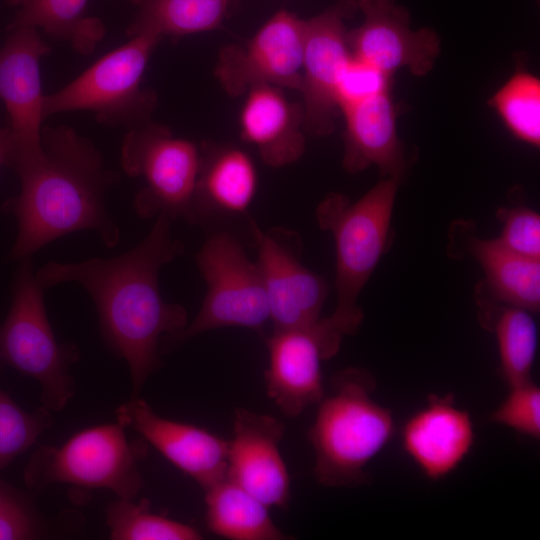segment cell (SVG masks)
<instances>
[{"label": "cell", "instance_id": "28", "mask_svg": "<svg viewBox=\"0 0 540 540\" xmlns=\"http://www.w3.org/2000/svg\"><path fill=\"white\" fill-rule=\"evenodd\" d=\"M488 105L520 141L540 145V80L532 73L516 72L489 98Z\"/></svg>", "mask_w": 540, "mask_h": 540}, {"label": "cell", "instance_id": "2", "mask_svg": "<svg viewBox=\"0 0 540 540\" xmlns=\"http://www.w3.org/2000/svg\"><path fill=\"white\" fill-rule=\"evenodd\" d=\"M41 146L38 160L15 169L20 192L2 205L18 224L10 258H31L51 241L80 230H96L106 246H116L120 230L104 199L119 174L105 166L90 139L69 126H43Z\"/></svg>", "mask_w": 540, "mask_h": 540}, {"label": "cell", "instance_id": "15", "mask_svg": "<svg viewBox=\"0 0 540 540\" xmlns=\"http://www.w3.org/2000/svg\"><path fill=\"white\" fill-rule=\"evenodd\" d=\"M363 23L347 32L351 55L393 76L407 68L423 77L434 67L441 51L439 35L430 28L414 31L409 12L395 0H356Z\"/></svg>", "mask_w": 540, "mask_h": 540}, {"label": "cell", "instance_id": "10", "mask_svg": "<svg viewBox=\"0 0 540 540\" xmlns=\"http://www.w3.org/2000/svg\"><path fill=\"white\" fill-rule=\"evenodd\" d=\"M343 338L327 317L307 326L273 329L267 338L266 391L286 417H298L322 399L321 364L337 354Z\"/></svg>", "mask_w": 540, "mask_h": 540}, {"label": "cell", "instance_id": "27", "mask_svg": "<svg viewBox=\"0 0 540 540\" xmlns=\"http://www.w3.org/2000/svg\"><path fill=\"white\" fill-rule=\"evenodd\" d=\"M106 523L112 540H200L195 527L151 511L147 499L117 498L109 503Z\"/></svg>", "mask_w": 540, "mask_h": 540}, {"label": "cell", "instance_id": "7", "mask_svg": "<svg viewBox=\"0 0 540 540\" xmlns=\"http://www.w3.org/2000/svg\"><path fill=\"white\" fill-rule=\"evenodd\" d=\"M161 40L149 32L130 37L72 82L45 95L44 118L67 111H92L99 123L126 131L151 121L157 95L142 87V79Z\"/></svg>", "mask_w": 540, "mask_h": 540}, {"label": "cell", "instance_id": "31", "mask_svg": "<svg viewBox=\"0 0 540 540\" xmlns=\"http://www.w3.org/2000/svg\"><path fill=\"white\" fill-rule=\"evenodd\" d=\"M491 422L538 440L540 438V389L532 381L509 386L501 404L490 414Z\"/></svg>", "mask_w": 540, "mask_h": 540}, {"label": "cell", "instance_id": "18", "mask_svg": "<svg viewBox=\"0 0 540 540\" xmlns=\"http://www.w3.org/2000/svg\"><path fill=\"white\" fill-rule=\"evenodd\" d=\"M475 442L470 414L455 404L452 394H431L425 406L404 423L401 444L407 456L430 480L454 472Z\"/></svg>", "mask_w": 540, "mask_h": 540}, {"label": "cell", "instance_id": "19", "mask_svg": "<svg viewBox=\"0 0 540 540\" xmlns=\"http://www.w3.org/2000/svg\"><path fill=\"white\" fill-rule=\"evenodd\" d=\"M246 95L239 118L242 139L270 167L298 161L305 152L301 103L289 101L281 88L266 84L250 88Z\"/></svg>", "mask_w": 540, "mask_h": 540}, {"label": "cell", "instance_id": "32", "mask_svg": "<svg viewBox=\"0 0 540 540\" xmlns=\"http://www.w3.org/2000/svg\"><path fill=\"white\" fill-rule=\"evenodd\" d=\"M497 216L502 222L496 238L507 249L533 259H540V215L525 206L501 208Z\"/></svg>", "mask_w": 540, "mask_h": 540}, {"label": "cell", "instance_id": "13", "mask_svg": "<svg viewBox=\"0 0 540 540\" xmlns=\"http://www.w3.org/2000/svg\"><path fill=\"white\" fill-rule=\"evenodd\" d=\"M356 0H339L319 15L304 20L302 80L303 128L313 136H327L335 129L339 110L337 85L351 58L345 19L355 12Z\"/></svg>", "mask_w": 540, "mask_h": 540}, {"label": "cell", "instance_id": "22", "mask_svg": "<svg viewBox=\"0 0 540 540\" xmlns=\"http://www.w3.org/2000/svg\"><path fill=\"white\" fill-rule=\"evenodd\" d=\"M470 253L485 273L495 302L536 313L540 307V259L519 255L495 239L473 237Z\"/></svg>", "mask_w": 540, "mask_h": 540}, {"label": "cell", "instance_id": "9", "mask_svg": "<svg viewBox=\"0 0 540 540\" xmlns=\"http://www.w3.org/2000/svg\"><path fill=\"white\" fill-rule=\"evenodd\" d=\"M200 160V147L152 120L127 130L121 166L127 175L144 182L134 199L137 214L152 218L164 213L171 220L192 223Z\"/></svg>", "mask_w": 540, "mask_h": 540}, {"label": "cell", "instance_id": "34", "mask_svg": "<svg viewBox=\"0 0 540 540\" xmlns=\"http://www.w3.org/2000/svg\"><path fill=\"white\" fill-rule=\"evenodd\" d=\"M16 156L13 136L9 127L0 128V167L12 168Z\"/></svg>", "mask_w": 540, "mask_h": 540}, {"label": "cell", "instance_id": "11", "mask_svg": "<svg viewBox=\"0 0 540 540\" xmlns=\"http://www.w3.org/2000/svg\"><path fill=\"white\" fill-rule=\"evenodd\" d=\"M304 37V20L281 10L245 44L224 47L219 53L215 76L233 97L262 84L299 91Z\"/></svg>", "mask_w": 540, "mask_h": 540}, {"label": "cell", "instance_id": "8", "mask_svg": "<svg viewBox=\"0 0 540 540\" xmlns=\"http://www.w3.org/2000/svg\"><path fill=\"white\" fill-rule=\"evenodd\" d=\"M207 291L196 317L181 331L164 336L160 353L204 332L243 327L260 332L270 320L268 298L257 263L232 233L212 234L196 255Z\"/></svg>", "mask_w": 540, "mask_h": 540}, {"label": "cell", "instance_id": "21", "mask_svg": "<svg viewBox=\"0 0 540 540\" xmlns=\"http://www.w3.org/2000/svg\"><path fill=\"white\" fill-rule=\"evenodd\" d=\"M193 198L192 223L218 216L248 214L258 186L256 166L235 146L204 143Z\"/></svg>", "mask_w": 540, "mask_h": 540}, {"label": "cell", "instance_id": "24", "mask_svg": "<svg viewBox=\"0 0 540 540\" xmlns=\"http://www.w3.org/2000/svg\"><path fill=\"white\" fill-rule=\"evenodd\" d=\"M18 8L7 27L41 28L49 37L68 42L80 54H90L105 35L101 19L86 15L88 0H5Z\"/></svg>", "mask_w": 540, "mask_h": 540}, {"label": "cell", "instance_id": "14", "mask_svg": "<svg viewBox=\"0 0 540 540\" xmlns=\"http://www.w3.org/2000/svg\"><path fill=\"white\" fill-rule=\"evenodd\" d=\"M8 32L0 49V99L10 118L8 127L16 149L12 166L15 170L42 155L45 95L41 87L40 60L51 48L36 28L20 27Z\"/></svg>", "mask_w": 540, "mask_h": 540}, {"label": "cell", "instance_id": "5", "mask_svg": "<svg viewBox=\"0 0 540 540\" xmlns=\"http://www.w3.org/2000/svg\"><path fill=\"white\" fill-rule=\"evenodd\" d=\"M44 290L33 272L31 258L20 260L11 306L0 323V363L36 380L42 406L60 412L75 395L71 368L80 353L76 345L57 340L47 315Z\"/></svg>", "mask_w": 540, "mask_h": 540}, {"label": "cell", "instance_id": "16", "mask_svg": "<svg viewBox=\"0 0 540 540\" xmlns=\"http://www.w3.org/2000/svg\"><path fill=\"white\" fill-rule=\"evenodd\" d=\"M116 421L139 433L203 491L227 476L229 440L199 426L159 416L141 396L116 411Z\"/></svg>", "mask_w": 540, "mask_h": 540}, {"label": "cell", "instance_id": "4", "mask_svg": "<svg viewBox=\"0 0 540 540\" xmlns=\"http://www.w3.org/2000/svg\"><path fill=\"white\" fill-rule=\"evenodd\" d=\"M399 182L382 178L354 203L330 193L316 209L318 225L333 235L336 251L337 304L328 319L344 336L355 334L363 321L357 300L388 247Z\"/></svg>", "mask_w": 540, "mask_h": 540}, {"label": "cell", "instance_id": "17", "mask_svg": "<svg viewBox=\"0 0 540 540\" xmlns=\"http://www.w3.org/2000/svg\"><path fill=\"white\" fill-rule=\"evenodd\" d=\"M284 423L268 414L237 408L229 440L227 477L268 507H288L290 476L280 452Z\"/></svg>", "mask_w": 540, "mask_h": 540}, {"label": "cell", "instance_id": "20", "mask_svg": "<svg viewBox=\"0 0 540 540\" xmlns=\"http://www.w3.org/2000/svg\"><path fill=\"white\" fill-rule=\"evenodd\" d=\"M390 92L340 110L346 122L342 164L347 172L355 174L376 166L382 178L401 177L404 150L397 135V113Z\"/></svg>", "mask_w": 540, "mask_h": 540}, {"label": "cell", "instance_id": "1", "mask_svg": "<svg viewBox=\"0 0 540 540\" xmlns=\"http://www.w3.org/2000/svg\"><path fill=\"white\" fill-rule=\"evenodd\" d=\"M171 219L161 213L135 248L109 259L78 263L49 262L35 274L46 289L77 282L89 293L107 347L128 365L131 397H139L161 365L160 341L188 324L186 309L166 302L160 293V269L182 254L184 245L171 236Z\"/></svg>", "mask_w": 540, "mask_h": 540}, {"label": "cell", "instance_id": "6", "mask_svg": "<svg viewBox=\"0 0 540 540\" xmlns=\"http://www.w3.org/2000/svg\"><path fill=\"white\" fill-rule=\"evenodd\" d=\"M126 429L118 421L99 424L78 431L60 446H39L24 467L26 488L36 496L64 483L134 499L144 485L139 463L146 446L132 442Z\"/></svg>", "mask_w": 540, "mask_h": 540}, {"label": "cell", "instance_id": "30", "mask_svg": "<svg viewBox=\"0 0 540 540\" xmlns=\"http://www.w3.org/2000/svg\"><path fill=\"white\" fill-rule=\"evenodd\" d=\"M30 491L0 479V540L43 539L54 535L49 520L38 510Z\"/></svg>", "mask_w": 540, "mask_h": 540}, {"label": "cell", "instance_id": "12", "mask_svg": "<svg viewBox=\"0 0 540 540\" xmlns=\"http://www.w3.org/2000/svg\"><path fill=\"white\" fill-rule=\"evenodd\" d=\"M248 222L274 329L302 327L318 321L328 285L300 261V238L281 228L264 231L252 217Z\"/></svg>", "mask_w": 540, "mask_h": 540}, {"label": "cell", "instance_id": "3", "mask_svg": "<svg viewBox=\"0 0 540 540\" xmlns=\"http://www.w3.org/2000/svg\"><path fill=\"white\" fill-rule=\"evenodd\" d=\"M330 392L318 402L308 431L317 482L329 488L367 482V465L395 433L391 411L373 398L375 380L366 370L346 368L334 374Z\"/></svg>", "mask_w": 540, "mask_h": 540}, {"label": "cell", "instance_id": "23", "mask_svg": "<svg viewBox=\"0 0 540 540\" xmlns=\"http://www.w3.org/2000/svg\"><path fill=\"white\" fill-rule=\"evenodd\" d=\"M207 529L231 540H285L268 506L227 476L204 491Z\"/></svg>", "mask_w": 540, "mask_h": 540}, {"label": "cell", "instance_id": "26", "mask_svg": "<svg viewBox=\"0 0 540 540\" xmlns=\"http://www.w3.org/2000/svg\"><path fill=\"white\" fill-rule=\"evenodd\" d=\"M230 0H131L137 7L126 33L180 38L219 27Z\"/></svg>", "mask_w": 540, "mask_h": 540}, {"label": "cell", "instance_id": "29", "mask_svg": "<svg viewBox=\"0 0 540 540\" xmlns=\"http://www.w3.org/2000/svg\"><path fill=\"white\" fill-rule=\"evenodd\" d=\"M3 365L0 363V376ZM53 423L52 411L21 408L0 388V471L25 453Z\"/></svg>", "mask_w": 540, "mask_h": 540}, {"label": "cell", "instance_id": "33", "mask_svg": "<svg viewBox=\"0 0 540 540\" xmlns=\"http://www.w3.org/2000/svg\"><path fill=\"white\" fill-rule=\"evenodd\" d=\"M391 75L351 56L344 67L337 85V101L339 110L370 98L390 92Z\"/></svg>", "mask_w": 540, "mask_h": 540}, {"label": "cell", "instance_id": "25", "mask_svg": "<svg viewBox=\"0 0 540 540\" xmlns=\"http://www.w3.org/2000/svg\"><path fill=\"white\" fill-rule=\"evenodd\" d=\"M480 302L481 322L495 335L504 380L509 386L532 380L538 330L531 313L495 301Z\"/></svg>", "mask_w": 540, "mask_h": 540}]
</instances>
